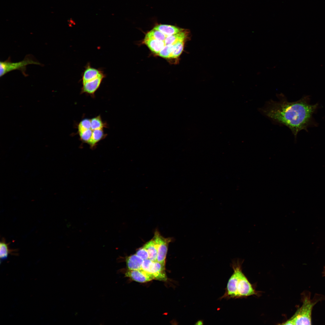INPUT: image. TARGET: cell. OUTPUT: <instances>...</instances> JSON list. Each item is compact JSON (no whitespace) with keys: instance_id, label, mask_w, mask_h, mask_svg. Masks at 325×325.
<instances>
[{"instance_id":"6da1fadb","label":"cell","mask_w":325,"mask_h":325,"mask_svg":"<svg viewBox=\"0 0 325 325\" xmlns=\"http://www.w3.org/2000/svg\"><path fill=\"white\" fill-rule=\"evenodd\" d=\"M317 106L304 99L292 102L283 99L268 102L261 111L274 122L287 127L296 136L299 131L305 129Z\"/></svg>"},{"instance_id":"7a4b0ae2","label":"cell","mask_w":325,"mask_h":325,"mask_svg":"<svg viewBox=\"0 0 325 325\" xmlns=\"http://www.w3.org/2000/svg\"><path fill=\"white\" fill-rule=\"evenodd\" d=\"M241 264L238 259L232 261L231 265L234 272L228 280L225 293L220 299H236L255 294L251 284L242 271Z\"/></svg>"},{"instance_id":"3957f363","label":"cell","mask_w":325,"mask_h":325,"mask_svg":"<svg viewBox=\"0 0 325 325\" xmlns=\"http://www.w3.org/2000/svg\"><path fill=\"white\" fill-rule=\"evenodd\" d=\"M315 303L311 302L308 297H306L302 306L290 319L282 324L311 325V312Z\"/></svg>"},{"instance_id":"277c9868","label":"cell","mask_w":325,"mask_h":325,"mask_svg":"<svg viewBox=\"0 0 325 325\" xmlns=\"http://www.w3.org/2000/svg\"><path fill=\"white\" fill-rule=\"evenodd\" d=\"M30 64L40 65L41 64L29 57L25 58L22 61L17 62H11L10 60H6L0 62V76H3L11 71L20 70L24 75H26L25 71L26 66Z\"/></svg>"},{"instance_id":"5b68a950","label":"cell","mask_w":325,"mask_h":325,"mask_svg":"<svg viewBox=\"0 0 325 325\" xmlns=\"http://www.w3.org/2000/svg\"><path fill=\"white\" fill-rule=\"evenodd\" d=\"M142 269L152 274L154 279L166 281L167 279L165 270V266L157 262H153L149 259L144 260Z\"/></svg>"},{"instance_id":"8992f818","label":"cell","mask_w":325,"mask_h":325,"mask_svg":"<svg viewBox=\"0 0 325 325\" xmlns=\"http://www.w3.org/2000/svg\"><path fill=\"white\" fill-rule=\"evenodd\" d=\"M153 238L157 248V261L165 266L169 245L172 239L163 237L157 231H155Z\"/></svg>"},{"instance_id":"52a82bcc","label":"cell","mask_w":325,"mask_h":325,"mask_svg":"<svg viewBox=\"0 0 325 325\" xmlns=\"http://www.w3.org/2000/svg\"><path fill=\"white\" fill-rule=\"evenodd\" d=\"M125 276L139 283H143L154 279V276L143 269L128 270L125 274Z\"/></svg>"},{"instance_id":"ba28073f","label":"cell","mask_w":325,"mask_h":325,"mask_svg":"<svg viewBox=\"0 0 325 325\" xmlns=\"http://www.w3.org/2000/svg\"><path fill=\"white\" fill-rule=\"evenodd\" d=\"M105 76L103 73L94 79L82 83V93L93 95L99 88Z\"/></svg>"},{"instance_id":"9c48e42d","label":"cell","mask_w":325,"mask_h":325,"mask_svg":"<svg viewBox=\"0 0 325 325\" xmlns=\"http://www.w3.org/2000/svg\"><path fill=\"white\" fill-rule=\"evenodd\" d=\"M103 73L101 70L92 67L90 65H88L82 74V83L94 79Z\"/></svg>"},{"instance_id":"30bf717a","label":"cell","mask_w":325,"mask_h":325,"mask_svg":"<svg viewBox=\"0 0 325 325\" xmlns=\"http://www.w3.org/2000/svg\"><path fill=\"white\" fill-rule=\"evenodd\" d=\"M126 266L128 270H137L141 269L144 260L134 254L125 258Z\"/></svg>"},{"instance_id":"8fae6325","label":"cell","mask_w":325,"mask_h":325,"mask_svg":"<svg viewBox=\"0 0 325 325\" xmlns=\"http://www.w3.org/2000/svg\"><path fill=\"white\" fill-rule=\"evenodd\" d=\"M143 42L152 52L157 55L166 45L164 41L152 39L144 38Z\"/></svg>"},{"instance_id":"7c38bea8","label":"cell","mask_w":325,"mask_h":325,"mask_svg":"<svg viewBox=\"0 0 325 325\" xmlns=\"http://www.w3.org/2000/svg\"><path fill=\"white\" fill-rule=\"evenodd\" d=\"M153 29L161 32L167 36L177 34L184 30L175 26L166 24L157 25Z\"/></svg>"},{"instance_id":"4fadbf2b","label":"cell","mask_w":325,"mask_h":325,"mask_svg":"<svg viewBox=\"0 0 325 325\" xmlns=\"http://www.w3.org/2000/svg\"><path fill=\"white\" fill-rule=\"evenodd\" d=\"M143 246L148 252L149 259L153 262L157 261V249L153 238L147 242Z\"/></svg>"},{"instance_id":"5bb4252c","label":"cell","mask_w":325,"mask_h":325,"mask_svg":"<svg viewBox=\"0 0 325 325\" xmlns=\"http://www.w3.org/2000/svg\"><path fill=\"white\" fill-rule=\"evenodd\" d=\"M188 32L184 30L177 34L167 36L164 41L166 45H173L180 41H184L187 38Z\"/></svg>"},{"instance_id":"9a60e30c","label":"cell","mask_w":325,"mask_h":325,"mask_svg":"<svg viewBox=\"0 0 325 325\" xmlns=\"http://www.w3.org/2000/svg\"><path fill=\"white\" fill-rule=\"evenodd\" d=\"M103 129H98L93 130L91 139L88 143L91 148H93L97 144L106 137Z\"/></svg>"},{"instance_id":"2e32d148","label":"cell","mask_w":325,"mask_h":325,"mask_svg":"<svg viewBox=\"0 0 325 325\" xmlns=\"http://www.w3.org/2000/svg\"><path fill=\"white\" fill-rule=\"evenodd\" d=\"M9 244L6 242L4 238L2 239L0 243V258L2 260L6 259L9 254L16 253L17 250L10 249Z\"/></svg>"},{"instance_id":"e0dca14e","label":"cell","mask_w":325,"mask_h":325,"mask_svg":"<svg viewBox=\"0 0 325 325\" xmlns=\"http://www.w3.org/2000/svg\"><path fill=\"white\" fill-rule=\"evenodd\" d=\"M167 36L161 32L153 29L146 34L144 38L154 39L164 42Z\"/></svg>"},{"instance_id":"ac0fdd59","label":"cell","mask_w":325,"mask_h":325,"mask_svg":"<svg viewBox=\"0 0 325 325\" xmlns=\"http://www.w3.org/2000/svg\"><path fill=\"white\" fill-rule=\"evenodd\" d=\"M184 41H180L174 44L173 51L170 55L169 58H178L181 54L183 50Z\"/></svg>"},{"instance_id":"d6986e66","label":"cell","mask_w":325,"mask_h":325,"mask_svg":"<svg viewBox=\"0 0 325 325\" xmlns=\"http://www.w3.org/2000/svg\"><path fill=\"white\" fill-rule=\"evenodd\" d=\"M91 128L92 130L102 129L105 127L106 125L103 122L100 116H98L91 119Z\"/></svg>"},{"instance_id":"ffe728a7","label":"cell","mask_w":325,"mask_h":325,"mask_svg":"<svg viewBox=\"0 0 325 325\" xmlns=\"http://www.w3.org/2000/svg\"><path fill=\"white\" fill-rule=\"evenodd\" d=\"M174 44L166 45L160 51L157 55L164 58H169L174 49Z\"/></svg>"},{"instance_id":"44dd1931","label":"cell","mask_w":325,"mask_h":325,"mask_svg":"<svg viewBox=\"0 0 325 325\" xmlns=\"http://www.w3.org/2000/svg\"><path fill=\"white\" fill-rule=\"evenodd\" d=\"M92 131L90 129L78 132L81 140L83 142L88 143L91 137Z\"/></svg>"},{"instance_id":"7402d4cb","label":"cell","mask_w":325,"mask_h":325,"mask_svg":"<svg viewBox=\"0 0 325 325\" xmlns=\"http://www.w3.org/2000/svg\"><path fill=\"white\" fill-rule=\"evenodd\" d=\"M78 132L91 128V119H85L80 122L78 126Z\"/></svg>"},{"instance_id":"603a6c76","label":"cell","mask_w":325,"mask_h":325,"mask_svg":"<svg viewBox=\"0 0 325 325\" xmlns=\"http://www.w3.org/2000/svg\"><path fill=\"white\" fill-rule=\"evenodd\" d=\"M135 254L144 260L149 259L148 252L143 246L137 249Z\"/></svg>"}]
</instances>
